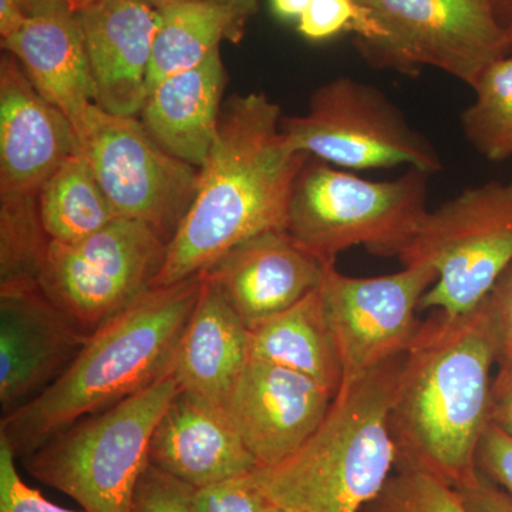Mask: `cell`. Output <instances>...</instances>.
I'll return each mask as SVG.
<instances>
[{
	"mask_svg": "<svg viewBox=\"0 0 512 512\" xmlns=\"http://www.w3.org/2000/svg\"><path fill=\"white\" fill-rule=\"evenodd\" d=\"M225 86L227 72L217 49L194 69L156 84L138 119L167 153L201 168L217 137Z\"/></svg>",
	"mask_w": 512,
	"mask_h": 512,
	"instance_id": "44dd1931",
	"label": "cell"
},
{
	"mask_svg": "<svg viewBox=\"0 0 512 512\" xmlns=\"http://www.w3.org/2000/svg\"><path fill=\"white\" fill-rule=\"evenodd\" d=\"M64 2H66V5L69 6L73 12L77 13L80 12V10L89 8V6L96 3L97 0H64Z\"/></svg>",
	"mask_w": 512,
	"mask_h": 512,
	"instance_id": "60d3db41",
	"label": "cell"
},
{
	"mask_svg": "<svg viewBox=\"0 0 512 512\" xmlns=\"http://www.w3.org/2000/svg\"><path fill=\"white\" fill-rule=\"evenodd\" d=\"M194 490L148 463L134 494L133 512H195Z\"/></svg>",
	"mask_w": 512,
	"mask_h": 512,
	"instance_id": "f1b7e54d",
	"label": "cell"
},
{
	"mask_svg": "<svg viewBox=\"0 0 512 512\" xmlns=\"http://www.w3.org/2000/svg\"><path fill=\"white\" fill-rule=\"evenodd\" d=\"M397 258L436 272L420 311L473 312L512 264V181L468 188L427 211Z\"/></svg>",
	"mask_w": 512,
	"mask_h": 512,
	"instance_id": "52a82bcc",
	"label": "cell"
},
{
	"mask_svg": "<svg viewBox=\"0 0 512 512\" xmlns=\"http://www.w3.org/2000/svg\"><path fill=\"white\" fill-rule=\"evenodd\" d=\"M249 360L248 326L220 289L202 275L200 298L181 335L171 375L181 390L227 409Z\"/></svg>",
	"mask_w": 512,
	"mask_h": 512,
	"instance_id": "ffe728a7",
	"label": "cell"
},
{
	"mask_svg": "<svg viewBox=\"0 0 512 512\" xmlns=\"http://www.w3.org/2000/svg\"><path fill=\"white\" fill-rule=\"evenodd\" d=\"M90 333L40 288L0 293L2 416L52 386L72 365Z\"/></svg>",
	"mask_w": 512,
	"mask_h": 512,
	"instance_id": "5bb4252c",
	"label": "cell"
},
{
	"mask_svg": "<svg viewBox=\"0 0 512 512\" xmlns=\"http://www.w3.org/2000/svg\"><path fill=\"white\" fill-rule=\"evenodd\" d=\"M281 128L293 150L346 170L407 165L431 174L443 168L402 111L379 89L352 77L322 84L306 114L285 117Z\"/></svg>",
	"mask_w": 512,
	"mask_h": 512,
	"instance_id": "30bf717a",
	"label": "cell"
},
{
	"mask_svg": "<svg viewBox=\"0 0 512 512\" xmlns=\"http://www.w3.org/2000/svg\"><path fill=\"white\" fill-rule=\"evenodd\" d=\"M429 175L410 168L370 181L311 157L293 184L285 229L326 265L357 245L399 256L427 214Z\"/></svg>",
	"mask_w": 512,
	"mask_h": 512,
	"instance_id": "8992f818",
	"label": "cell"
},
{
	"mask_svg": "<svg viewBox=\"0 0 512 512\" xmlns=\"http://www.w3.org/2000/svg\"><path fill=\"white\" fill-rule=\"evenodd\" d=\"M397 356L340 384L311 439L254 478L276 507L296 512H360L382 493L397 467L390 409L402 370Z\"/></svg>",
	"mask_w": 512,
	"mask_h": 512,
	"instance_id": "277c9868",
	"label": "cell"
},
{
	"mask_svg": "<svg viewBox=\"0 0 512 512\" xmlns=\"http://www.w3.org/2000/svg\"><path fill=\"white\" fill-rule=\"evenodd\" d=\"M335 396L311 377L249 360L229 396L227 412L256 468H271L311 439Z\"/></svg>",
	"mask_w": 512,
	"mask_h": 512,
	"instance_id": "4fadbf2b",
	"label": "cell"
},
{
	"mask_svg": "<svg viewBox=\"0 0 512 512\" xmlns=\"http://www.w3.org/2000/svg\"><path fill=\"white\" fill-rule=\"evenodd\" d=\"M148 463L192 488L256 470L227 409L181 389L153 431Z\"/></svg>",
	"mask_w": 512,
	"mask_h": 512,
	"instance_id": "ac0fdd59",
	"label": "cell"
},
{
	"mask_svg": "<svg viewBox=\"0 0 512 512\" xmlns=\"http://www.w3.org/2000/svg\"><path fill=\"white\" fill-rule=\"evenodd\" d=\"M144 2L150 3L154 8H160V6L167 5V3L173 2H205L214 3V5L224 6L244 16V18H251L255 15L258 10V0H144Z\"/></svg>",
	"mask_w": 512,
	"mask_h": 512,
	"instance_id": "8d00e7d4",
	"label": "cell"
},
{
	"mask_svg": "<svg viewBox=\"0 0 512 512\" xmlns=\"http://www.w3.org/2000/svg\"><path fill=\"white\" fill-rule=\"evenodd\" d=\"M311 2L312 0H271V6L278 18L298 20Z\"/></svg>",
	"mask_w": 512,
	"mask_h": 512,
	"instance_id": "74e56055",
	"label": "cell"
},
{
	"mask_svg": "<svg viewBox=\"0 0 512 512\" xmlns=\"http://www.w3.org/2000/svg\"><path fill=\"white\" fill-rule=\"evenodd\" d=\"M73 126L117 217L143 222L168 245L194 201L200 168L167 153L138 117L116 116L96 103Z\"/></svg>",
	"mask_w": 512,
	"mask_h": 512,
	"instance_id": "9c48e42d",
	"label": "cell"
},
{
	"mask_svg": "<svg viewBox=\"0 0 512 512\" xmlns=\"http://www.w3.org/2000/svg\"><path fill=\"white\" fill-rule=\"evenodd\" d=\"M367 512H470L453 485L420 468L397 467Z\"/></svg>",
	"mask_w": 512,
	"mask_h": 512,
	"instance_id": "4316f807",
	"label": "cell"
},
{
	"mask_svg": "<svg viewBox=\"0 0 512 512\" xmlns=\"http://www.w3.org/2000/svg\"><path fill=\"white\" fill-rule=\"evenodd\" d=\"M0 512H84L59 507L20 478L16 457L0 440Z\"/></svg>",
	"mask_w": 512,
	"mask_h": 512,
	"instance_id": "4dcf8cb0",
	"label": "cell"
},
{
	"mask_svg": "<svg viewBox=\"0 0 512 512\" xmlns=\"http://www.w3.org/2000/svg\"><path fill=\"white\" fill-rule=\"evenodd\" d=\"M252 473L229 478L207 487L195 488L194 497H192L194 511L272 512L274 504L256 484Z\"/></svg>",
	"mask_w": 512,
	"mask_h": 512,
	"instance_id": "83f0119b",
	"label": "cell"
},
{
	"mask_svg": "<svg viewBox=\"0 0 512 512\" xmlns=\"http://www.w3.org/2000/svg\"><path fill=\"white\" fill-rule=\"evenodd\" d=\"M362 18L356 0H312L298 19V30L312 42L332 39L340 33H355Z\"/></svg>",
	"mask_w": 512,
	"mask_h": 512,
	"instance_id": "f546056e",
	"label": "cell"
},
{
	"mask_svg": "<svg viewBox=\"0 0 512 512\" xmlns=\"http://www.w3.org/2000/svg\"><path fill=\"white\" fill-rule=\"evenodd\" d=\"M178 392L170 370L123 402L66 427L22 460L23 466L84 512H133L151 436Z\"/></svg>",
	"mask_w": 512,
	"mask_h": 512,
	"instance_id": "5b68a950",
	"label": "cell"
},
{
	"mask_svg": "<svg viewBox=\"0 0 512 512\" xmlns=\"http://www.w3.org/2000/svg\"><path fill=\"white\" fill-rule=\"evenodd\" d=\"M355 37L370 63L407 74L430 66L473 89L512 42L488 0H356Z\"/></svg>",
	"mask_w": 512,
	"mask_h": 512,
	"instance_id": "ba28073f",
	"label": "cell"
},
{
	"mask_svg": "<svg viewBox=\"0 0 512 512\" xmlns=\"http://www.w3.org/2000/svg\"><path fill=\"white\" fill-rule=\"evenodd\" d=\"M167 242L143 222L117 218L92 237L49 241L39 285L84 329H94L153 288Z\"/></svg>",
	"mask_w": 512,
	"mask_h": 512,
	"instance_id": "8fae6325",
	"label": "cell"
},
{
	"mask_svg": "<svg viewBox=\"0 0 512 512\" xmlns=\"http://www.w3.org/2000/svg\"><path fill=\"white\" fill-rule=\"evenodd\" d=\"M272 512H296V511L286 510V508L276 507V505H274V510H272Z\"/></svg>",
	"mask_w": 512,
	"mask_h": 512,
	"instance_id": "b9f144b4",
	"label": "cell"
},
{
	"mask_svg": "<svg viewBox=\"0 0 512 512\" xmlns=\"http://www.w3.org/2000/svg\"><path fill=\"white\" fill-rule=\"evenodd\" d=\"M326 266L286 229H272L229 249L201 274L251 328L318 291Z\"/></svg>",
	"mask_w": 512,
	"mask_h": 512,
	"instance_id": "2e32d148",
	"label": "cell"
},
{
	"mask_svg": "<svg viewBox=\"0 0 512 512\" xmlns=\"http://www.w3.org/2000/svg\"><path fill=\"white\" fill-rule=\"evenodd\" d=\"M498 339L497 376L512 375V264L487 298Z\"/></svg>",
	"mask_w": 512,
	"mask_h": 512,
	"instance_id": "1f68e13d",
	"label": "cell"
},
{
	"mask_svg": "<svg viewBox=\"0 0 512 512\" xmlns=\"http://www.w3.org/2000/svg\"><path fill=\"white\" fill-rule=\"evenodd\" d=\"M2 47L22 64L39 93L72 123L96 103L82 25L66 3L30 15Z\"/></svg>",
	"mask_w": 512,
	"mask_h": 512,
	"instance_id": "d6986e66",
	"label": "cell"
},
{
	"mask_svg": "<svg viewBox=\"0 0 512 512\" xmlns=\"http://www.w3.org/2000/svg\"><path fill=\"white\" fill-rule=\"evenodd\" d=\"M77 18L97 106L116 116H140L148 93L157 8L144 0H97L77 12Z\"/></svg>",
	"mask_w": 512,
	"mask_h": 512,
	"instance_id": "e0dca14e",
	"label": "cell"
},
{
	"mask_svg": "<svg viewBox=\"0 0 512 512\" xmlns=\"http://www.w3.org/2000/svg\"><path fill=\"white\" fill-rule=\"evenodd\" d=\"M498 339L487 299L473 312H433L404 353L390 431L397 467L434 474L454 488L478 474L491 424ZM396 467V468H397Z\"/></svg>",
	"mask_w": 512,
	"mask_h": 512,
	"instance_id": "6da1fadb",
	"label": "cell"
},
{
	"mask_svg": "<svg viewBox=\"0 0 512 512\" xmlns=\"http://www.w3.org/2000/svg\"><path fill=\"white\" fill-rule=\"evenodd\" d=\"M29 18L23 0H0V36L2 42L18 33Z\"/></svg>",
	"mask_w": 512,
	"mask_h": 512,
	"instance_id": "d590c367",
	"label": "cell"
},
{
	"mask_svg": "<svg viewBox=\"0 0 512 512\" xmlns=\"http://www.w3.org/2000/svg\"><path fill=\"white\" fill-rule=\"evenodd\" d=\"M476 100L461 114L464 136L488 161L512 157V57L491 64L473 86Z\"/></svg>",
	"mask_w": 512,
	"mask_h": 512,
	"instance_id": "484cf974",
	"label": "cell"
},
{
	"mask_svg": "<svg viewBox=\"0 0 512 512\" xmlns=\"http://www.w3.org/2000/svg\"><path fill=\"white\" fill-rule=\"evenodd\" d=\"M37 204L47 237L62 244L92 237L119 218L80 151L46 181Z\"/></svg>",
	"mask_w": 512,
	"mask_h": 512,
	"instance_id": "cb8c5ba5",
	"label": "cell"
},
{
	"mask_svg": "<svg viewBox=\"0 0 512 512\" xmlns=\"http://www.w3.org/2000/svg\"><path fill=\"white\" fill-rule=\"evenodd\" d=\"M28 9L29 16L35 13L45 12L47 9L55 8V6L62 5L64 0H23Z\"/></svg>",
	"mask_w": 512,
	"mask_h": 512,
	"instance_id": "ab89813d",
	"label": "cell"
},
{
	"mask_svg": "<svg viewBox=\"0 0 512 512\" xmlns=\"http://www.w3.org/2000/svg\"><path fill=\"white\" fill-rule=\"evenodd\" d=\"M477 468L512 497V437L493 423L478 446Z\"/></svg>",
	"mask_w": 512,
	"mask_h": 512,
	"instance_id": "d6a6232c",
	"label": "cell"
},
{
	"mask_svg": "<svg viewBox=\"0 0 512 512\" xmlns=\"http://www.w3.org/2000/svg\"><path fill=\"white\" fill-rule=\"evenodd\" d=\"M248 329L251 360L284 367L339 392L342 366L319 289Z\"/></svg>",
	"mask_w": 512,
	"mask_h": 512,
	"instance_id": "7402d4cb",
	"label": "cell"
},
{
	"mask_svg": "<svg viewBox=\"0 0 512 512\" xmlns=\"http://www.w3.org/2000/svg\"><path fill=\"white\" fill-rule=\"evenodd\" d=\"M201 288L202 274L151 288L94 329L52 386L2 416L0 440L16 460H25L66 427L110 409L170 372Z\"/></svg>",
	"mask_w": 512,
	"mask_h": 512,
	"instance_id": "3957f363",
	"label": "cell"
},
{
	"mask_svg": "<svg viewBox=\"0 0 512 512\" xmlns=\"http://www.w3.org/2000/svg\"><path fill=\"white\" fill-rule=\"evenodd\" d=\"M456 490L470 512H512V497L478 471L476 477Z\"/></svg>",
	"mask_w": 512,
	"mask_h": 512,
	"instance_id": "836d02e7",
	"label": "cell"
},
{
	"mask_svg": "<svg viewBox=\"0 0 512 512\" xmlns=\"http://www.w3.org/2000/svg\"><path fill=\"white\" fill-rule=\"evenodd\" d=\"M157 10L148 92L167 77L197 67L220 49L222 40L239 42L248 20L234 10L205 2H173Z\"/></svg>",
	"mask_w": 512,
	"mask_h": 512,
	"instance_id": "603a6c76",
	"label": "cell"
},
{
	"mask_svg": "<svg viewBox=\"0 0 512 512\" xmlns=\"http://www.w3.org/2000/svg\"><path fill=\"white\" fill-rule=\"evenodd\" d=\"M281 123V107L264 93L228 100L153 288L201 274L241 242L286 228L293 184L311 157L289 146Z\"/></svg>",
	"mask_w": 512,
	"mask_h": 512,
	"instance_id": "7a4b0ae2",
	"label": "cell"
},
{
	"mask_svg": "<svg viewBox=\"0 0 512 512\" xmlns=\"http://www.w3.org/2000/svg\"><path fill=\"white\" fill-rule=\"evenodd\" d=\"M498 25L512 42V0H488Z\"/></svg>",
	"mask_w": 512,
	"mask_h": 512,
	"instance_id": "f35d334b",
	"label": "cell"
},
{
	"mask_svg": "<svg viewBox=\"0 0 512 512\" xmlns=\"http://www.w3.org/2000/svg\"><path fill=\"white\" fill-rule=\"evenodd\" d=\"M437 275L426 265L403 266L394 274L355 278L326 266L320 285L323 312L342 366L352 382L412 345L421 325V299Z\"/></svg>",
	"mask_w": 512,
	"mask_h": 512,
	"instance_id": "7c38bea8",
	"label": "cell"
},
{
	"mask_svg": "<svg viewBox=\"0 0 512 512\" xmlns=\"http://www.w3.org/2000/svg\"><path fill=\"white\" fill-rule=\"evenodd\" d=\"M491 423L512 437V375L494 377Z\"/></svg>",
	"mask_w": 512,
	"mask_h": 512,
	"instance_id": "e575fe53",
	"label": "cell"
},
{
	"mask_svg": "<svg viewBox=\"0 0 512 512\" xmlns=\"http://www.w3.org/2000/svg\"><path fill=\"white\" fill-rule=\"evenodd\" d=\"M79 151L72 120L47 101L12 55L0 60V200L37 197Z\"/></svg>",
	"mask_w": 512,
	"mask_h": 512,
	"instance_id": "9a60e30c",
	"label": "cell"
},
{
	"mask_svg": "<svg viewBox=\"0 0 512 512\" xmlns=\"http://www.w3.org/2000/svg\"><path fill=\"white\" fill-rule=\"evenodd\" d=\"M49 241L37 197L0 200V293L40 288Z\"/></svg>",
	"mask_w": 512,
	"mask_h": 512,
	"instance_id": "d4e9b609",
	"label": "cell"
}]
</instances>
